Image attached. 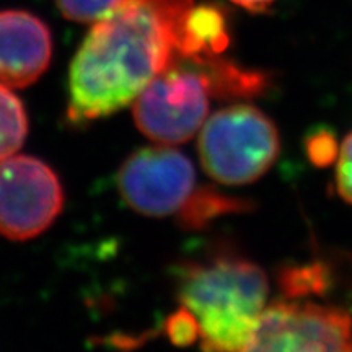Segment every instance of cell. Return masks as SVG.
I'll use <instances>...</instances> for the list:
<instances>
[{"label": "cell", "instance_id": "cell-18", "mask_svg": "<svg viewBox=\"0 0 352 352\" xmlns=\"http://www.w3.org/2000/svg\"><path fill=\"white\" fill-rule=\"evenodd\" d=\"M230 2L241 8H245V10L248 12L261 13V12H266L267 8L276 2V0H230Z\"/></svg>", "mask_w": 352, "mask_h": 352}, {"label": "cell", "instance_id": "cell-14", "mask_svg": "<svg viewBox=\"0 0 352 352\" xmlns=\"http://www.w3.org/2000/svg\"><path fill=\"white\" fill-rule=\"evenodd\" d=\"M122 0H56L65 19L78 23H95L111 13Z\"/></svg>", "mask_w": 352, "mask_h": 352}, {"label": "cell", "instance_id": "cell-4", "mask_svg": "<svg viewBox=\"0 0 352 352\" xmlns=\"http://www.w3.org/2000/svg\"><path fill=\"white\" fill-rule=\"evenodd\" d=\"M209 98V83L202 70L196 64H178L176 57L134 100V121L157 144L188 142L208 120Z\"/></svg>", "mask_w": 352, "mask_h": 352}, {"label": "cell", "instance_id": "cell-9", "mask_svg": "<svg viewBox=\"0 0 352 352\" xmlns=\"http://www.w3.org/2000/svg\"><path fill=\"white\" fill-rule=\"evenodd\" d=\"M230 43L228 23L217 6H195L186 16L179 38L178 57L201 63L217 57Z\"/></svg>", "mask_w": 352, "mask_h": 352}, {"label": "cell", "instance_id": "cell-2", "mask_svg": "<svg viewBox=\"0 0 352 352\" xmlns=\"http://www.w3.org/2000/svg\"><path fill=\"white\" fill-rule=\"evenodd\" d=\"M270 294V280L258 264L219 258L184 270L178 296L199 327L208 351H245Z\"/></svg>", "mask_w": 352, "mask_h": 352}, {"label": "cell", "instance_id": "cell-7", "mask_svg": "<svg viewBox=\"0 0 352 352\" xmlns=\"http://www.w3.org/2000/svg\"><path fill=\"white\" fill-rule=\"evenodd\" d=\"M196 171L183 152L170 145L142 148L122 164L118 188L135 212L165 217L179 212L195 192Z\"/></svg>", "mask_w": 352, "mask_h": 352}, {"label": "cell", "instance_id": "cell-10", "mask_svg": "<svg viewBox=\"0 0 352 352\" xmlns=\"http://www.w3.org/2000/svg\"><path fill=\"white\" fill-rule=\"evenodd\" d=\"M195 64L206 76L210 95L219 98H252L266 90L267 77L259 70L241 69L228 60H220L219 57Z\"/></svg>", "mask_w": 352, "mask_h": 352}, {"label": "cell", "instance_id": "cell-11", "mask_svg": "<svg viewBox=\"0 0 352 352\" xmlns=\"http://www.w3.org/2000/svg\"><path fill=\"white\" fill-rule=\"evenodd\" d=\"M252 208L253 206L250 201L223 196L212 189H201V191L192 192L183 209L179 210V215L184 226L197 228L219 215L246 212V210H252Z\"/></svg>", "mask_w": 352, "mask_h": 352}, {"label": "cell", "instance_id": "cell-12", "mask_svg": "<svg viewBox=\"0 0 352 352\" xmlns=\"http://www.w3.org/2000/svg\"><path fill=\"white\" fill-rule=\"evenodd\" d=\"M28 134V118L19 96L0 83V160L15 155Z\"/></svg>", "mask_w": 352, "mask_h": 352}, {"label": "cell", "instance_id": "cell-6", "mask_svg": "<svg viewBox=\"0 0 352 352\" xmlns=\"http://www.w3.org/2000/svg\"><path fill=\"white\" fill-rule=\"evenodd\" d=\"M64 206L57 175L30 155L0 160V235L30 240L52 226Z\"/></svg>", "mask_w": 352, "mask_h": 352}, {"label": "cell", "instance_id": "cell-13", "mask_svg": "<svg viewBox=\"0 0 352 352\" xmlns=\"http://www.w3.org/2000/svg\"><path fill=\"white\" fill-rule=\"evenodd\" d=\"M280 287L289 297L318 294L327 289V274L318 264L289 267L280 274Z\"/></svg>", "mask_w": 352, "mask_h": 352}, {"label": "cell", "instance_id": "cell-1", "mask_svg": "<svg viewBox=\"0 0 352 352\" xmlns=\"http://www.w3.org/2000/svg\"><path fill=\"white\" fill-rule=\"evenodd\" d=\"M192 7V0H122L95 21L70 65L69 116L96 120L134 103L178 57Z\"/></svg>", "mask_w": 352, "mask_h": 352}, {"label": "cell", "instance_id": "cell-17", "mask_svg": "<svg viewBox=\"0 0 352 352\" xmlns=\"http://www.w3.org/2000/svg\"><path fill=\"white\" fill-rule=\"evenodd\" d=\"M338 152H340V144L333 138V134L323 131L316 132L307 140V153L310 157L311 164L324 166L336 160Z\"/></svg>", "mask_w": 352, "mask_h": 352}, {"label": "cell", "instance_id": "cell-16", "mask_svg": "<svg viewBox=\"0 0 352 352\" xmlns=\"http://www.w3.org/2000/svg\"><path fill=\"white\" fill-rule=\"evenodd\" d=\"M166 329H168L170 340L178 346L191 344L199 336V327H197L196 318L184 307H182V310L176 311L173 316H170Z\"/></svg>", "mask_w": 352, "mask_h": 352}, {"label": "cell", "instance_id": "cell-8", "mask_svg": "<svg viewBox=\"0 0 352 352\" xmlns=\"http://www.w3.org/2000/svg\"><path fill=\"white\" fill-rule=\"evenodd\" d=\"M52 36L47 25L25 10L0 12V83L32 85L50 67Z\"/></svg>", "mask_w": 352, "mask_h": 352}, {"label": "cell", "instance_id": "cell-5", "mask_svg": "<svg viewBox=\"0 0 352 352\" xmlns=\"http://www.w3.org/2000/svg\"><path fill=\"white\" fill-rule=\"evenodd\" d=\"M246 351H352V316L340 307L276 302L264 307Z\"/></svg>", "mask_w": 352, "mask_h": 352}, {"label": "cell", "instance_id": "cell-3", "mask_svg": "<svg viewBox=\"0 0 352 352\" xmlns=\"http://www.w3.org/2000/svg\"><path fill=\"white\" fill-rule=\"evenodd\" d=\"M202 168L227 186L252 184L271 170L280 152L271 118L248 103L219 109L202 124L197 139Z\"/></svg>", "mask_w": 352, "mask_h": 352}, {"label": "cell", "instance_id": "cell-15", "mask_svg": "<svg viewBox=\"0 0 352 352\" xmlns=\"http://www.w3.org/2000/svg\"><path fill=\"white\" fill-rule=\"evenodd\" d=\"M334 179H336V188L340 196L347 204L352 206V132L342 139L340 145Z\"/></svg>", "mask_w": 352, "mask_h": 352}]
</instances>
